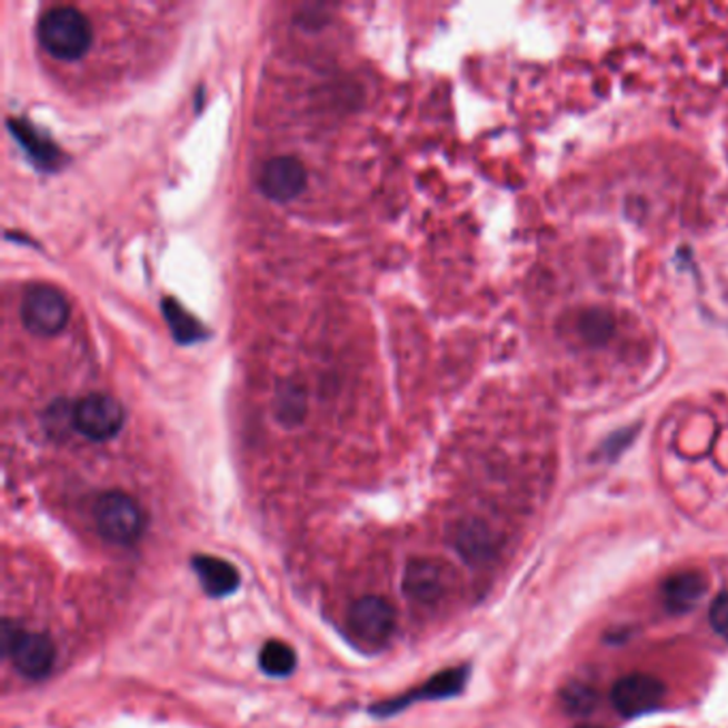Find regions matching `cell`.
<instances>
[{
	"label": "cell",
	"mask_w": 728,
	"mask_h": 728,
	"mask_svg": "<svg viewBox=\"0 0 728 728\" xmlns=\"http://www.w3.org/2000/svg\"><path fill=\"white\" fill-rule=\"evenodd\" d=\"M41 48L56 60H80L92 46V24L80 9L60 4L43 13L37 27Z\"/></svg>",
	"instance_id": "6da1fadb"
},
{
	"label": "cell",
	"mask_w": 728,
	"mask_h": 728,
	"mask_svg": "<svg viewBox=\"0 0 728 728\" xmlns=\"http://www.w3.org/2000/svg\"><path fill=\"white\" fill-rule=\"evenodd\" d=\"M94 523L103 539L116 545H133L146 528V515L133 496L108 491L94 505Z\"/></svg>",
	"instance_id": "7a4b0ae2"
},
{
	"label": "cell",
	"mask_w": 728,
	"mask_h": 728,
	"mask_svg": "<svg viewBox=\"0 0 728 728\" xmlns=\"http://www.w3.org/2000/svg\"><path fill=\"white\" fill-rule=\"evenodd\" d=\"M22 323L39 338L58 336L69 323V301L50 285H34L22 299Z\"/></svg>",
	"instance_id": "3957f363"
},
{
	"label": "cell",
	"mask_w": 728,
	"mask_h": 728,
	"mask_svg": "<svg viewBox=\"0 0 728 728\" xmlns=\"http://www.w3.org/2000/svg\"><path fill=\"white\" fill-rule=\"evenodd\" d=\"M127 412L109 393H90L73 405V428L94 442H106L124 428Z\"/></svg>",
	"instance_id": "277c9868"
},
{
	"label": "cell",
	"mask_w": 728,
	"mask_h": 728,
	"mask_svg": "<svg viewBox=\"0 0 728 728\" xmlns=\"http://www.w3.org/2000/svg\"><path fill=\"white\" fill-rule=\"evenodd\" d=\"M4 649L11 656L16 669L30 679H41L54 669L56 648L52 639L41 632L13 630L4 624Z\"/></svg>",
	"instance_id": "5b68a950"
},
{
	"label": "cell",
	"mask_w": 728,
	"mask_h": 728,
	"mask_svg": "<svg viewBox=\"0 0 728 728\" xmlns=\"http://www.w3.org/2000/svg\"><path fill=\"white\" fill-rule=\"evenodd\" d=\"M349 628L361 644L382 646L396 630V611L380 596H363L349 611Z\"/></svg>",
	"instance_id": "8992f818"
},
{
	"label": "cell",
	"mask_w": 728,
	"mask_h": 728,
	"mask_svg": "<svg viewBox=\"0 0 728 728\" xmlns=\"http://www.w3.org/2000/svg\"><path fill=\"white\" fill-rule=\"evenodd\" d=\"M308 185L306 164L297 157H273L261 167L259 190L276 203L297 199Z\"/></svg>",
	"instance_id": "52a82bcc"
},
{
	"label": "cell",
	"mask_w": 728,
	"mask_h": 728,
	"mask_svg": "<svg viewBox=\"0 0 728 728\" xmlns=\"http://www.w3.org/2000/svg\"><path fill=\"white\" fill-rule=\"evenodd\" d=\"M667 695L665 684L648 674H632L621 677L614 686L611 701L626 718H635L656 709Z\"/></svg>",
	"instance_id": "ba28073f"
},
{
	"label": "cell",
	"mask_w": 728,
	"mask_h": 728,
	"mask_svg": "<svg viewBox=\"0 0 728 728\" xmlns=\"http://www.w3.org/2000/svg\"><path fill=\"white\" fill-rule=\"evenodd\" d=\"M451 584V568L438 560H415L408 565L405 588L408 596L421 602L442 598Z\"/></svg>",
	"instance_id": "9c48e42d"
},
{
	"label": "cell",
	"mask_w": 728,
	"mask_h": 728,
	"mask_svg": "<svg viewBox=\"0 0 728 728\" xmlns=\"http://www.w3.org/2000/svg\"><path fill=\"white\" fill-rule=\"evenodd\" d=\"M572 329L588 349H605L618 333V321L607 308H586L575 315Z\"/></svg>",
	"instance_id": "30bf717a"
},
{
	"label": "cell",
	"mask_w": 728,
	"mask_h": 728,
	"mask_svg": "<svg viewBox=\"0 0 728 728\" xmlns=\"http://www.w3.org/2000/svg\"><path fill=\"white\" fill-rule=\"evenodd\" d=\"M707 592V577L699 570H684L669 577L662 586L665 607L674 614L692 609Z\"/></svg>",
	"instance_id": "8fae6325"
},
{
	"label": "cell",
	"mask_w": 728,
	"mask_h": 728,
	"mask_svg": "<svg viewBox=\"0 0 728 728\" xmlns=\"http://www.w3.org/2000/svg\"><path fill=\"white\" fill-rule=\"evenodd\" d=\"M192 568L203 586L206 594L222 598L236 592L240 586V575L233 565L215 558V556H197L192 560Z\"/></svg>",
	"instance_id": "7c38bea8"
},
{
	"label": "cell",
	"mask_w": 728,
	"mask_h": 728,
	"mask_svg": "<svg viewBox=\"0 0 728 728\" xmlns=\"http://www.w3.org/2000/svg\"><path fill=\"white\" fill-rule=\"evenodd\" d=\"M261 669L271 677H287L296 671V651L282 641H270L259 656Z\"/></svg>",
	"instance_id": "4fadbf2b"
},
{
	"label": "cell",
	"mask_w": 728,
	"mask_h": 728,
	"mask_svg": "<svg viewBox=\"0 0 728 728\" xmlns=\"http://www.w3.org/2000/svg\"><path fill=\"white\" fill-rule=\"evenodd\" d=\"M711 628L728 641V592L720 594L709 607Z\"/></svg>",
	"instance_id": "5bb4252c"
},
{
	"label": "cell",
	"mask_w": 728,
	"mask_h": 728,
	"mask_svg": "<svg viewBox=\"0 0 728 728\" xmlns=\"http://www.w3.org/2000/svg\"><path fill=\"white\" fill-rule=\"evenodd\" d=\"M565 699H567L568 711H577V714L592 711L594 692L588 688H570L565 692Z\"/></svg>",
	"instance_id": "9a60e30c"
},
{
	"label": "cell",
	"mask_w": 728,
	"mask_h": 728,
	"mask_svg": "<svg viewBox=\"0 0 728 728\" xmlns=\"http://www.w3.org/2000/svg\"><path fill=\"white\" fill-rule=\"evenodd\" d=\"M577 728H600V727H592V725H590V727H588V725H581V727H577Z\"/></svg>",
	"instance_id": "2e32d148"
}]
</instances>
